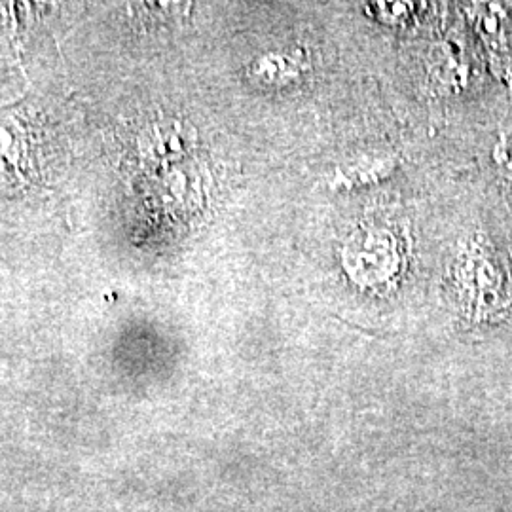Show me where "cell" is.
I'll return each instance as SVG.
<instances>
[{"mask_svg":"<svg viewBox=\"0 0 512 512\" xmlns=\"http://www.w3.org/2000/svg\"><path fill=\"white\" fill-rule=\"evenodd\" d=\"M35 135L29 120L12 112L0 120V175L12 183L29 184L35 173Z\"/></svg>","mask_w":512,"mask_h":512,"instance_id":"obj_1","label":"cell"}]
</instances>
